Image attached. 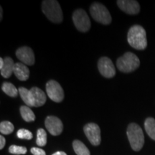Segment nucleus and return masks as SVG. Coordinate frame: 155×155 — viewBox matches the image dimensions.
I'll use <instances>...</instances> for the list:
<instances>
[{"label": "nucleus", "mask_w": 155, "mask_h": 155, "mask_svg": "<svg viewBox=\"0 0 155 155\" xmlns=\"http://www.w3.org/2000/svg\"><path fill=\"white\" fill-rule=\"evenodd\" d=\"M127 40L129 44L135 49L144 50L147 46L146 31L140 25H134L128 32Z\"/></svg>", "instance_id": "1"}, {"label": "nucleus", "mask_w": 155, "mask_h": 155, "mask_svg": "<svg viewBox=\"0 0 155 155\" xmlns=\"http://www.w3.org/2000/svg\"><path fill=\"white\" fill-rule=\"evenodd\" d=\"M42 10L51 22L60 23L63 21V12L59 3L55 0H45L42 2Z\"/></svg>", "instance_id": "2"}, {"label": "nucleus", "mask_w": 155, "mask_h": 155, "mask_svg": "<svg viewBox=\"0 0 155 155\" xmlns=\"http://www.w3.org/2000/svg\"><path fill=\"white\" fill-rule=\"evenodd\" d=\"M127 134L132 150L136 152L140 151L144 144V136L141 127L137 124L131 123L128 126Z\"/></svg>", "instance_id": "3"}, {"label": "nucleus", "mask_w": 155, "mask_h": 155, "mask_svg": "<svg viewBox=\"0 0 155 155\" xmlns=\"http://www.w3.org/2000/svg\"><path fill=\"white\" fill-rule=\"evenodd\" d=\"M140 65V61L135 54L131 52L126 53L116 61L118 69L123 73H131L137 69Z\"/></svg>", "instance_id": "4"}, {"label": "nucleus", "mask_w": 155, "mask_h": 155, "mask_svg": "<svg viewBox=\"0 0 155 155\" xmlns=\"http://www.w3.org/2000/svg\"><path fill=\"white\" fill-rule=\"evenodd\" d=\"M91 15L96 22L103 25H108L111 22V16L107 8L100 3L95 2L90 7Z\"/></svg>", "instance_id": "5"}, {"label": "nucleus", "mask_w": 155, "mask_h": 155, "mask_svg": "<svg viewBox=\"0 0 155 155\" xmlns=\"http://www.w3.org/2000/svg\"><path fill=\"white\" fill-rule=\"evenodd\" d=\"M73 21L78 30L82 32H86L91 28V21L86 12L82 9L75 10L73 14Z\"/></svg>", "instance_id": "6"}, {"label": "nucleus", "mask_w": 155, "mask_h": 155, "mask_svg": "<svg viewBox=\"0 0 155 155\" xmlns=\"http://www.w3.org/2000/svg\"><path fill=\"white\" fill-rule=\"evenodd\" d=\"M46 92L53 101L60 103L64 98V91L60 83L56 81H49L46 84Z\"/></svg>", "instance_id": "7"}, {"label": "nucleus", "mask_w": 155, "mask_h": 155, "mask_svg": "<svg viewBox=\"0 0 155 155\" xmlns=\"http://www.w3.org/2000/svg\"><path fill=\"white\" fill-rule=\"evenodd\" d=\"M86 137L94 146H98L101 144V129L98 125L94 123H89L83 128Z\"/></svg>", "instance_id": "8"}, {"label": "nucleus", "mask_w": 155, "mask_h": 155, "mask_svg": "<svg viewBox=\"0 0 155 155\" xmlns=\"http://www.w3.org/2000/svg\"><path fill=\"white\" fill-rule=\"evenodd\" d=\"M98 71L103 76L111 78L116 74V69L110 58L107 57L101 58L98 63Z\"/></svg>", "instance_id": "9"}, {"label": "nucleus", "mask_w": 155, "mask_h": 155, "mask_svg": "<svg viewBox=\"0 0 155 155\" xmlns=\"http://www.w3.org/2000/svg\"><path fill=\"white\" fill-rule=\"evenodd\" d=\"M47 97L43 91L33 87L30 90V104L32 107H40L45 104Z\"/></svg>", "instance_id": "10"}, {"label": "nucleus", "mask_w": 155, "mask_h": 155, "mask_svg": "<svg viewBox=\"0 0 155 155\" xmlns=\"http://www.w3.org/2000/svg\"><path fill=\"white\" fill-rule=\"evenodd\" d=\"M46 129L53 136H58L63 130V125L61 119L54 116H49L45 121Z\"/></svg>", "instance_id": "11"}, {"label": "nucleus", "mask_w": 155, "mask_h": 155, "mask_svg": "<svg viewBox=\"0 0 155 155\" xmlns=\"http://www.w3.org/2000/svg\"><path fill=\"white\" fill-rule=\"evenodd\" d=\"M16 56L23 64L26 65H34L35 58L32 50L29 47H22L17 49Z\"/></svg>", "instance_id": "12"}, {"label": "nucleus", "mask_w": 155, "mask_h": 155, "mask_svg": "<svg viewBox=\"0 0 155 155\" xmlns=\"http://www.w3.org/2000/svg\"><path fill=\"white\" fill-rule=\"evenodd\" d=\"M117 5L122 11L129 15H137L140 11L138 2L134 0H119Z\"/></svg>", "instance_id": "13"}, {"label": "nucleus", "mask_w": 155, "mask_h": 155, "mask_svg": "<svg viewBox=\"0 0 155 155\" xmlns=\"http://www.w3.org/2000/svg\"><path fill=\"white\" fill-rule=\"evenodd\" d=\"M14 73L19 80L27 81L30 76V70L26 65L22 63H17L15 65Z\"/></svg>", "instance_id": "14"}, {"label": "nucleus", "mask_w": 155, "mask_h": 155, "mask_svg": "<svg viewBox=\"0 0 155 155\" xmlns=\"http://www.w3.org/2000/svg\"><path fill=\"white\" fill-rule=\"evenodd\" d=\"M4 61H5V65L1 69V75L3 78H8L14 73L15 63L13 60L9 57H6Z\"/></svg>", "instance_id": "15"}, {"label": "nucleus", "mask_w": 155, "mask_h": 155, "mask_svg": "<svg viewBox=\"0 0 155 155\" xmlns=\"http://www.w3.org/2000/svg\"><path fill=\"white\" fill-rule=\"evenodd\" d=\"M73 147L77 155H91L90 151L82 141L75 140L73 143Z\"/></svg>", "instance_id": "16"}, {"label": "nucleus", "mask_w": 155, "mask_h": 155, "mask_svg": "<svg viewBox=\"0 0 155 155\" xmlns=\"http://www.w3.org/2000/svg\"><path fill=\"white\" fill-rule=\"evenodd\" d=\"M20 114L22 119L27 122L34 121L35 120V115L32 109L28 106H22L20 108Z\"/></svg>", "instance_id": "17"}, {"label": "nucleus", "mask_w": 155, "mask_h": 155, "mask_svg": "<svg viewBox=\"0 0 155 155\" xmlns=\"http://www.w3.org/2000/svg\"><path fill=\"white\" fill-rule=\"evenodd\" d=\"M144 128L147 134L155 141V119L153 118H147L144 122Z\"/></svg>", "instance_id": "18"}, {"label": "nucleus", "mask_w": 155, "mask_h": 155, "mask_svg": "<svg viewBox=\"0 0 155 155\" xmlns=\"http://www.w3.org/2000/svg\"><path fill=\"white\" fill-rule=\"evenodd\" d=\"M2 89L3 92H5L6 94L10 97H17L19 93L18 89H17L12 83L9 82L4 83L2 86Z\"/></svg>", "instance_id": "19"}, {"label": "nucleus", "mask_w": 155, "mask_h": 155, "mask_svg": "<svg viewBox=\"0 0 155 155\" xmlns=\"http://www.w3.org/2000/svg\"><path fill=\"white\" fill-rule=\"evenodd\" d=\"M36 143L40 147H44L47 144V133L43 129H39L37 131Z\"/></svg>", "instance_id": "20"}, {"label": "nucleus", "mask_w": 155, "mask_h": 155, "mask_svg": "<svg viewBox=\"0 0 155 155\" xmlns=\"http://www.w3.org/2000/svg\"><path fill=\"white\" fill-rule=\"evenodd\" d=\"M14 131V126L11 122L5 121L0 124V132L2 134H9Z\"/></svg>", "instance_id": "21"}, {"label": "nucleus", "mask_w": 155, "mask_h": 155, "mask_svg": "<svg viewBox=\"0 0 155 155\" xmlns=\"http://www.w3.org/2000/svg\"><path fill=\"white\" fill-rule=\"evenodd\" d=\"M19 94L20 95L21 98L23 101H24L26 105L28 106H30V90L27 89L24 87H19Z\"/></svg>", "instance_id": "22"}, {"label": "nucleus", "mask_w": 155, "mask_h": 155, "mask_svg": "<svg viewBox=\"0 0 155 155\" xmlns=\"http://www.w3.org/2000/svg\"><path fill=\"white\" fill-rule=\"evenodd\" d=\"M9 152L13 154H25L28 152L27 148L25 147L17 146V145H11L9 148Z\"/></svg>", "instance_id": "23"}, {"label": "nucleus", "mask_w": 155, "mask_h": 155, "mask_svg": "<svg viewBox=\"0 0 155 155\" xmlns=\"http://www.w3.org/2000/svg\"><path fill=\"white\" fill-rule=\"evenodd\" d=\"M17 137L19 139H27V140H30L33 137L32 132H30V131L28 129H19L17 132Z\"/></svg>", "instance_id": "24"}, {"label": "nucleus", "mask_w": 155, "mask_h": 155, "mask_svg": "<svg viewBox=\"0 0 155 155\" xmlns=\"http://www.w3.org/2000/svg\"><path fill=\"white\" fill-rule=\"evenodd\" d=\"M30 151L33 155H46L45 152L40 148L33 147V148L31 149Z\"/></svg>", "instance_id": "25"}, {"label": "nucleus", "mask_w": 155, "mask_h": 155, "mask_svg": "<svg viewBox=\"0 0 155 155\" xmlns=\"http://www.w3.org/2000/svg\"><path fill=\"white\" fill-rule=\"evenodd\" d=\"M5 138L3 137L2 135L0 136V150H2V149L5 146Z\"/></svg>", "instance_id": "26"}, {"label": "nucleus", "mask_w": 155, "mask_h": 155, "mask_svg": "<svg viewBox=\"0 0 155 155\" xmlns=\"http://www.w3.org/2000/svg\"><path fill=\"white\" fill-rule=\"evenodd\" d=\"M4 65H5V61H4V59L2 58H0V69L2 68Z\"/></svg>", "instance_id": "27"}, {"label": "nucleus", "mask_w": 155, "mask_h": 155, "mask_svg": "<svg viewBox=\"0 0 155 155\" xmlns=\"http://www.w3.org/2000/svg\"><path fill=\"white\" fill-rule=\"evenodd\" d=\"M52 155H67V154H66V153H65L64 152H57L54 153V154Z\"/></svg>", "instance_id": "28"}, {"label": "nucleus", "mask_w": 155, "mask_h": 155, "mask_svg": "<svg viewBox=\"0 0 155 155\" xmlns=\"http://www.w3.org/2000/svg\"><path fill=\"white\" fill-rule=\"evenodd\" d=\"M0 11H1V15H0V16H1V19H2V7H0Z\"/></svg>", "instance_id": "29"}]
</instances>
